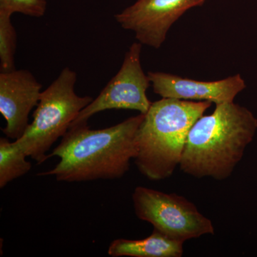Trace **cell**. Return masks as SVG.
Wrapping results in <instances>:
<instances>
[{
    "label": "cell",
    "instance_id": "4",
    "mask_svg": "<svg viewBox=\"0 0 257 257\" xmlns=\"http://www.w3.org/2000/svg\"><path fill=\"white\" fill-rule=\"evenodd\" d=\"M77 73L69 67L41 93L33 121L21 138L15 140L27 156L38 165L47 160V152L68 131L79 113L92 102V96H80L74 90Z\"/></svg>",
    "mask_w": 257,
    "mask_h": 257
},
{
    "label": "cell",
    "instance_id": "9",
    "mask_svg": "<svg viewBox=\"0 0 257 257\" xmlns=\"http://www.w3.org/2000/svg\"><path fill=\"white\" fill-rule=\"evenodd\" d=\"M154 92L162 98L211 101L215 104L234 101L246 88L239 74L217 81H199L162 72H149Z\"/></svg>",
    "mask_w": 257,
    "mask_h": 257
},
{
    "label": "cell",
    "instance_id": "2",
    "mask_svg": "<svg viewBox=\"0 0 257 257\" xmlns=\"http://www.w3.org/2000/svg\"><path fill=\"white\" fill-rule=\"evenodd\" d=\"M257 131L251 111L234 101L216 104L193 124L179 168L196 178L223 181L232 175Z\"/></svg>",
    "mask_w": 257,
    "mask_h": 257
},
{
    "label": "cell",
    "instance_id": "10",
    "mask_svg": "<svg viewBox=\"0 0 257 257\" xmlns=\"http://www.w3.org/2000/svg\"><path fill=\"white\" fill-rule=\"evenodd\" d=\"M184 242L154 229L148 237L140 240L115 239L108 248L112 257H182Z\"/></svg>",
    "mask_w": 257,
    "mask_h": 257
},
{
    "label": "cell",
    "instance_id": "6",
    "mask_svg": "<svg viewBox=\"0 0 257 257\" xmlns=\"http://www.w3.org/2000/svg\"><path fill=\"white\" fill-rule=\"evenodd\" d=\"M143 45L138 41L132 44L117 73L70 126L87 123L93 115L109 109H130L147 114L152 104L147 95L151 82L142 67Z\"/></svg>",
    "mask_w": 257,
    "mask_h": 257
},
{
    "label": "cell",
    "instance_id": "8",
    "mask_svg": "<svg viewBox=\"0 0 257 257\" xmlns=\"http://www.w3.org/2000/svg\"><path fill=\"white\" fill-rule=\"evenodd\" d=\"M42 84L28 69L0 73V112L7 121L2 130L7 138L17 140L25 133L29 115L41 96Z\"/></svg>",
    "mask_w": 257,
    "mask_h": 257
},
{
    "label": "cell",
    "instance_id": "12",
    "mask_svg": "<svg viewBox=\"0 0 257 257\" xmlns=\"http://www.w3.org/2000/svg\"><path fill=\"white\" fill-rule=\"evenodd\" d=\"M11 15L0 13V70L10 72L15 69L18 35L11 21Z\"/></svg>",
    "mask_w": 257,
    "mask_h": 257
},
{
    "label": "cell",
    "instance_id": "3",
    "mask_svg": "<svg viewBox=\"0 0 257 257\" xmlns=\"http://www.w3.org/2000/svg\"><path fill=\"white\" fill-rule=\"evenodd\" d=\"M211 104L172 98L152 102L137 133L135 161L140 173L151 181L173 175L180 165L191 128Z\"/></svg>",
    "mask_w": 257,
    "mask_h": 257
},
{
    "label": "cell",
    "instance_id": "13",
    "mask_svg": "<svg viewBox=\"0 0 257 257\" xmlns=\"http://www.w3.org/2000/svg\"><path fill=\"white\" fill-rule=\"evenodd\" d=\"M47 6V0H0V13L11 16L20 13L39 18L45 15Z\"/></svg>",
    "mask_w": 257,
    "mask_h": 257
},
{
    "label": "cell",
    "instance_id": "1",
    "mask_svg": "<svg viewBox=\"0 0 257 257\" xmlns=\"http://www.w3.org/2000/svg\"><path fill=\"white\" fill-rule=\"evenodd\" d=\"M145 115L132 116L119 124L91 130L87 123L70 126L50 155L60 162L37 176H55L59 182H82L121 178L130 170L137 150V133Z\"/></svg>",
    "mask_w": 257,
    "mask_h": 257
},
{
    "label": "cell",
    "instance_id": "5",
    "mask_svg": "<svg viewBox=\"0 0 257 257\" xmlns=\"http://www.w3.org/2000/svg\"><path fill=\"white\" fill-rule=\"evenodd\" d=\"M132 199L139 219L172 239L184 243L215 232L210 219L182 196L140 186L134 190Z\"/></svg>",
    "mask_w": 257,
    "mask_h": 257
},
{
    "label": "cell",
    "instance_id": "7",
    "mask_svg": "<svg viewBox=\"0 0 257 257\" xmlns=\"http://www.w3.org/2000/svg\"><path fill=\"white\" fill-rule=\"evenodd\" d=\"M207 0H136L114 15L121 28L134 32L137 41L154 49L165 43L167 33L188 10Z\"/></svg>",
    "mask_w": 257,
    "mask_h": 257
},
{
    "label": "cell",
    "instance_id": "11",
    "mask_svg": "<svg viewBox=\"0 0 257 257\" xmlns=\"http://www.w3.org/2000/svg\"><path fill=\"white\" fill-rule=\"evenodd\" d=\"M16 141L0 139V188L3 189L12 181L27 175L32 165Z\"/></svg>",
    "mask_w": 257,
    "mask_h": 257
}]
</instances>
